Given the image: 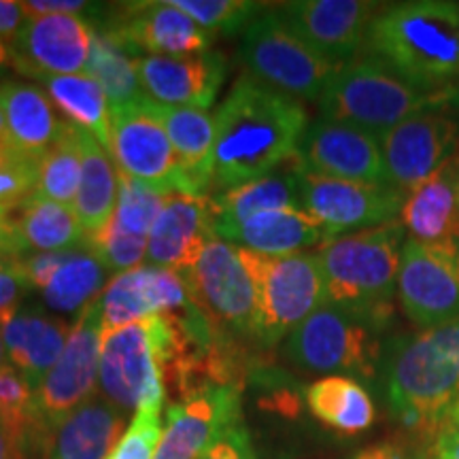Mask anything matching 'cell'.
Here are the masks:
<instances>
[{"label":"cell","instance_id":"cell-1","mask_svg":"<svg viewBox=\"0 0 459 459\" xmlns=\"http://www.w3.org/2000/svg\"><path fill=\"white\" fill-rule=\"evenodd\" d=\"M308 115L300 100L243 73L215 113L213 187L262 179L296 158Z\"/></svg>","mask_w":459,"mask_h":459},{"label":"cell","instance_id":"cell-2","mask_svg":"<svg viewBox=\"0 0 459 459\" xmlns=\"http://www.w3.org/2000/svg\"><path fill=\"white\" fill-rule=\"evenodd\" d=\"M364 49L419 90L453 88L459 77V3L385 4L372 20Z\"/></svg>","mask_w":459,"mask_h":459},{"label":"cell","instance_id":"cell-3","mask_svg":"<svg viewBox=\"0 0 459 459\" xmlns=\"http://www.w3.org/2000/svg\"><path fill=\"white\" fill-rule=\"evenodd\" d=\"M385 385L402 426L419 438H438L459 398V319L398 338L387 358Z\"/></svg>","mask_w":459,"mask_h":459},{"label":"cell","instance_id":"cell-4","mask_svg":"<svg viewBox=\"0 0 459 459\" xmlns=\"http://www.w3.org/2000/svg\"><path fill=\"white\" fill-rule=\"evenodd\" d=\"M406 230L400 220L328 240L319 249L325 300L378 328L392 315Z\"/></svg>","mask_w":459,"mask_h":459},{"label":"cell","instance_id":"cell-5","mask_svg":"<svg viewBox=\"0 0 459 459\" xmlns=\"http://www.w3.org/2000/svg\"><path fill=\"white\" fill-rule=\"evenodd\" d=\"M455 85L423 91L389 71L370 56H359L338 68L319 99L321 117L355 126L377 139L423 111H451L457 107Z\"/></svg>","mask_w":459,"mask_h":459},{"label":"cell","instance_id":"cell-6","mask_svg":"<svg viewBox=\"0 0 459 459\" xmlns=\"http://www.w3.org/2000/svg\"><path fill=\"white\" fill-rule=\"evenodd\" d=\"M170 344L169 315L105 330L99 370L102 398L126 415L130 411L162 409L164 366Z\"/></svg>","mask_w":459,"mask_h":459},{"label":"cell","instance_id":"cell-7","mask_svg":"<svg viewBox=\"0 0 459 459\" xmlns=\"http://www.w3.org/2000/svg\"><path fill=\"white\" fill-rule=\"evenodd\" d=\"M238 249L257 287V342L273 347L328 304L317 254L264 255Z\"/></svg>","mask_w":459,"mask_h":459},{"label":"cell","instance_id":"cell-8","mask_svg":"<svg viewBox=\"0 0 459 459\" xmlns=\"http://www.w3.org/2000/svg\"><path fill=\"white\" fill-rule=\"evenodd\" d=\"M238 56L251 77L298 100L319 102L341 68L308 48L277 9H264L245 28Z\"/></svg>","mask_w":459,"mask_h":459},{"label":"cell","instance_id":"cell-9","mask_svg":"<svg viewBox=\"0 0 459 459\" xmlns=\"http://www.w3.org/2000/svg\"><path fill=\"white\" fill-rule=\"evenodd\" d=\"M186 281L194 307L217 332L255 338L257 287L237 245L211 240Z\"/></svg>","mask_w":459,"mask_h":459},{"label":"cell","instance_id":"cell-10","mask_svg":"<svg viewBox=\"0 0 459 459\" xmlns=\"http://www.w3.org/2000/svg\"><path fill=\"white\" fill-rule=\"evenodd\" d=\"M296 186L304 211L321 226L325 238L381 228L398 221L406 194L392 186L344 181L307 170L296 156Z\"/></svg>","mask_w":459,"mask_h":459},{"label":"cell","instance_id":"cell-11","mask_svg":"<svg viewBox=\"0 0 459 459\" xmlns=\"http://www.w3.org/2000/svg\"><path fill=\"white\" fill-rule=\"evenodd\" d=\"M381 349L366 321L324 304L287 336L285 355L308 372H349L370 378Z\"/></svg>","mask_w":459,"mask_h":459},{"label":"cell","instance_id":"cell-12","mask_svg":"<svg viewBox=\"0 0 459 459\" xmlns=\"http://www.w3.org/2000/svg\"><path fill=\"white\" fill-rule=\"evenodd\" d=\"M402 311L429 330L459 319V245H423L406 238L398 274Z\"/></svg>","mask_w":459,"mask_h":459},{"label":"cell","instance_id":"cell-13","mask_svg":"<svg viewBox=\"0 0 459 459\" xmlns=\"http://www.w3.org/2000/svg\"><path fill=\"white\" fill-rule=\"evenodd\" d=\"M102 334L105 321L99 298L79 313L60 359L34 392L37 409L51 432L94 394L100 370Z\"/></svg>","mask_w":459,"mask_h":459},{"label":"cell","instance_id":"cell-14","mask_svg":"<svg viewBox=\"0 0 459 459\" xmlns=\"http://www.w3.org/2000/svg\"><path fill=\"white\" fill-rule=\"evenodd\" d=\"M111 158L122 175L160 192L179 189V169L169 132L158 115L156 102L143 99L111 108Z\"/></svg>","mask_w":459,"mask_h":459},{"label":"cell","instance_id":"cell-15","mask_svg":"<svg viewBox=\"0 0 459 459\" xmlns=\"http://www.w3.org/2000/svg\"><path fill=\"white\" fill-rule=\"evenodd\" d=\"M378 141L389 183L409 194L457 156L459 119L453 117L451 111H423L398 124Z\"/></svg>","mask_w":459,"mask_h":459},{"label":"cell","instance_id":"cell-16","mask_svg":"<svg viewBox=\"0 0 459 459\" xmlns=\"http://www.w3.org/2000/svg\"><path fill=\"white\" fill-rule=\"evenodd\" d=\"M381 7L366 0H296L279 4L277 11L308 48L342 66L364 49Z\"/></svg>","mask_w":459,"mask_h":459},{"label":"cell","instance_id":"cell-17","mask_svg":"<svg viewBox=\"0 0 459 459\" xmlns=\"http://www.w3.org/2000/svg\"><path fill=\"white\" fill-rule=\"evenodd\" d=\"M298 160L307 170L334 179L392 186L381 141L355 126L315 119L298 145Z\"/></svg>","mask_w":459,"mask_h":459},{"label":"cell","instance_id":"cell-18","mask_svg":"<svg viewBox=\"0 0 459 459\" xmlns=\"http://www.w3.org/2000/svg\"><path fill=\"white\" fill-rule=\"evenodd\" d=\"M111 17L102 22L132 54L149 56H200L211 48V32L170 3H126L113 7Z\"/></svg>","mask_w":459,"mask_h":459},{"label":"cell","instance_id":"cell-19","mask_svg":"<svg viewBox=\"0 0 459 459\" xmlns=\"http://www.w3.org/2000/svg\"><path fill=\"white\" fill-rule=\"evenodd\" d=\"M94 26L79 15L30 17L13 43L17 73L48 79L88 71Z\"/></svg>","mask_w":459,"mask_h":459},{"label":"cell","instance_id":"cell-20","mask_svg":"<svg viewBox=\"0 0 459 459\" xmlns=\"http://www.w3.org/2000/svg\"><path fill=\"white\" fill-rule=\"evenodd\" d=\"M215 234L213 196L169 192L147 238L149 266L192 271Z\"/></svg>","mask_w":459,"mask_h":459},{"label":"cell","instance_id":"cell-21","mask_svg":"<svg viewBox=\"0 0 459 459\" xmlns=\"http://www.w3.org/2000/svg\"><path fill=\"white\" fill-rule=\"evenodd\" d=\"M243 421L240 389L211 387L177 402L166 412V428L153 459H200L223 429Z\"/></svg>","mask_w":459,"mask_h":459},{"label":"cell","instance_id":"cell-22","mask_svg":"<svg viewBox=\"0 0 459 459\" xmlns=\"http://www.w3.org/2000/svg\"><path fill=\"white\" fill-rule=\"evenodd\" d=\"M226 57L213 51L181 57H136V73L149 100L162 107H187L203 111L215 102L226 77Z\"/></svg>","mask_w":459,"mask_h":459},{"label":"cell","instance_id":"cell-23","mask_svg":"<svg viewBox=\"0 0 459 459\" xmlns=\"http://www.w3.org/2000/svg\"><path fill=\"white\" fill-rule=\"evenodd\" d=\"M100 300L105 330H115L134 321L181 311L192 304V296L186 277H181L179 273L156 266H139L115 274L102 291Z\"/></svg>","mask_w":459,"mask_h":459},{"label":"cell","instance_id":"cell-24","mask_svg":"<svg viewBox=\"0 0 459 459\" xmlns=\"http://www.w3.org/2000/svg\"><path fill=\"white\" fill-rule=\"evenodd\" d=\"M459 153L406 194L400 223L423 245H459Z\"/></svg>","mask_w":459,"mask_h":459},{"label":"cell","instance_id":"cell-25","mask_svg":"<svg viewBox=\"0 0 459 459\" xmlns=\"http://www.w3.org/2000/svg\"><path fill=\"white\" fill-rule=\"evenodd\" d=\"M71 328L60 317H51L37 308H20L0 324L7 359L37 392L65 351Z\"/></svg>","mask_w":459,"mask_h":459},{"label":"cell","instance_id":"cell-26","mask_svg":"<svg viewBox=\"0 0 459 459\" xmlns=\"http://www.w3.org/2000/svg\"><path fill=\"white\" fill-rule=\"evenodd\" d=\"M158 107L179 169V189L194 196H211L213 189L215 119L203 108Z\"/></svg>","mask_w":459,"mask_h":459},{"label":"cell","instance_id":"cell-27","mask_svg":"<svg viewBox=\"0 0 459 459\" xmlns=\"http://www.w3.org/2000/svg\"><path fill=\"white\" fill-rule=\"evenodd\" d=\"M124 428L126 412L102 395H91L51 432L43 459H107Z\"/></svg>","mask_w":459,"mask_h":459},{"label":"cell","instance_id":"cell-28","mask_svg":"<svg viewBox=\"0 0 459 459\" xmlns=\"http://www.w3.org/2000/svg\"><path fill=\"white\" fill-rule=\"evenodd\" d=\"M0 107L7 119L9 139L37 162L56 145L68 124L39 85L17 79L0 83Z\"/></svg>","mask_w":459,"mask_h":459},{"label":"cell","instance_id":"cell-29","mask_svg":"<svg viewBox=\"0 0 459 459\" xmlns=\"http://www.w3.org/2000/svg\"><path fill=\"white\" fill-rule=\"evenodd\" d=\"M217 238L264 255L300 254L304 247L325 245L324 226L302 206L266 211L237 226L221 230Z\"/></svg>","mask_w":459,"mask_h":459},{"label":"cell","instance_id":"cell-30","mask_svg":"<svg viewBox=\"0 0 459 459\" xmlns=\"http://www.w3.org/2000/svg\"><path fill=\"white\" fill-rule=\"evenodd\" d=\"M17 255L85 249V232L73 206L30 196L9 211Z\"/></svg>","mask_w":459,"mask_h":459},{"label":"cell","instance_id":"cell-31","mask_svg":"<svg viewBox=\"0 0 459 459\" xmlns=\"http://www.w3.org/2000/svg\"><path fill=\"white\" fill-rule=\"evenodd\" d=\"M82 181H79L73 209L82 221L85 240H88L100 234L113 220L119 196V170H115L111 153L100 145L94 134L85 130H82Z\"/></svg>","mask_w":459,"mask_h":459},{"label":"cell","instance_id":"cell-32","mask_svg":"<svg viewBox=\"0 0 459 459\" xmlns=\"http://www.w3.org/2000/svg\"><path fill=\"white\" fill-rule=\"evenodd\" d=\"M213 206L215 234L266 211L302 206L296 186V158L285 162V170L277 169L262 179L226 189L221 196L213 198Z\"/></svg>","mask_w":459,"mask_h":459},{"label":"cell","instance_id":"cell-33","mask_svg":"<svg viewBox=\"0 0 459 459\" xmlns=\"http://www.w3.org/2000/svg\"><path fill=\"white\" fill-rule=\"evenodd\" d=\"M307 404L321 423L344 436L366 432L375 423L370 394L349 377H325L307 389Z\"/></svg>","mask_w":459,"mask_h":459},{"label":"cell","instance_id":"cell-34","mask_svg":"<svg viewBox=\"0 0 459 459\" xmlns=\"http://www.w3.org/2000/svg\"><path fill=\"white\" fill-rule=\"evenodd\" d=\"M45 91L66 122L94 134L102 147L111 149V105L105 90L88 73L41 79Z\"/></svg>","mask_w":459,"mask_h":459},{"label":"cell","instance_id":"cell-35","mask_svg":"<svg viewBox=\"0 0 459 459\" xmlns=\"http://www.w3.org/2000/svg\"><path fill=\"white\" fill-rule=\"evenodd\" d=\"M85 73L100 83L111 108L147 99L136 73V57H132V51L105 28L94 26L91 56Z\"/></svg>","mask_w":459,"mask_h":459},{"label":"cell","instance_id":"cell-36","mask_svg":"<svg viewBox=\"0 0 459 459\" xmlns=\"http://www.w3.org/2000/svg\"><path fill=\"white\" fill-rule=\"evenodd\" d=\"M107 268L91 251H71L57 266L54 277L43 287V300L56 313H82L88 304L99 300L105 285Z\"/></svg>","mask_w":459,"mask_h":459},{"label":"cell","instance_id":"cell-37","mask_svg":"<svg viewBox=\"0 0 459 459\" xmlns=\"http://www.w3.org/2000/svg\"><path fill=\"white\" fill-rule=\"evenodd\" d=\"M82 128L68 122L56 145L39 160V181L34 196L73 206L82 181Z\"/></svg>","mask_w":459,"mask_h":459},{"label":"cell","instance_id":"cell-38","mask_svg":"<svg viewBox=\"0 0 459 459\" xmlns=\"http://www.w3.org/2000/svg\"><path fill=\"white\" fill-rule=\"evenodd\" d=\"M166 194L169 192H160L119 172V196L113 221L134 237L149 238V232L164 206Z\"/></svg>","mask_w":459,"mask_h":459},{"label":"cell","instance_id":"cell-39","mask_svg":"<svg viewBox=\"0 0 459 459\" xmlns=\"http://www.w3.org/2000/svg\"><path fill=\"white\" fill-rule=\"evenodd\" d=\"M170 4L192 17L206 32L223 34L245 30L264 11V4L247 0H170Z\"/></svg>","mask_w":459,"mask_h":459},{"label":"cell","instance_id":"cell-40","mask_svg":"<svg viewBox=\"0 0 459 459\" xmlns=\"http://www.w3.org/2000/svg\"><path fill=\"white\" fill-rule=\"evenodd\" d=\"M39 162L26 156L13 141L0 143V209L11 211L34 196Z\"/></svg>","mask_w":459,"mask_h":459},{"label":"cell","instance_id":"cell-41","mask_svg":"<svg viewBox=\"0 0 459 459\" xmlns=\"http://www.w3.org/2000/svg\"><path fill=\"white\" fill-rule=\"evenodd\" d=\"M85 249L99 257L108 273H128L147 260V238L126 232L113 220L100 234L85 240Z\"/></svg>","mask_w":459,"mask_h":459},{"label":"cell","instance_id":"cell-42","mask_svg":"<svg viewBox=\"0 0 459 459\" xmlns=\"http://www.w3.org/2000/svg\"><path fill=\"white\" fill-rule=\"evenodd\" d=\"M162 409L136 411L130 428L107 459H153L162 438Z\"/></svg>","mask_w":459,"mask_h":459},{"label":"cell","instance_id":"cell-43","mask_svg":"<svg viewBox=\"0 0 459 459\" xmlns=\"http://www.w3.org/2000/svg\"><path fill=\"white\" fill-rule=\"evenodd\" d=\"M30 290L22 273L20 257L0 255V324L20 311L22 298Z\"/></svg>","mask_w":459,"mask_h":459},{"label":"cell","instance_id":"cell-44","mask_svg":"<svg viewBox=\"0 0 459 459\" xmlns=\"http://www.w3.org/2000/svg\"><path fill=\"white\" fill-rule=\"evenodd\" d=\"M200 459H255L245 423L237 421L234 426L223 429L220 438L203 453Z\"/></svg>","mask_w":459,"mask_h":459},{"label":"cell","instance_id":"cell-45","mask_svg":"<svg viewBox=\"0 0 459 459\" xmlns=\"http://www.w3.org/2000/svg\"><path fill=\"white\" fill-rule=\"evenodd\" d=\"M22 9L30 20V17L41 15H79L94 9V4L82 3V0H28V3H22Z\"/></svg>","mask_w":459,"mask_h":459},{"label":"cell","instance_id":"cell-46","mask_svg":"<svg viewBox=\"0 0 459 459\" xmlns=\"http://www.w3.org/2000/svg\"><path fill=\"white\" fill-rule=\"evenodd\" d=\"M28 17L22 9V3L13 0H0V41H4L13 48V43L24 30Z\"/></svg>","mask_w":459,"mask_h":459},{"label":"cell","instance_id":"cell-47","mask_svg":"<svg viewBox=\"0 0 459 459\" xmlns=\"http://www.w3.org/2000/svg\"><path fill=\"white\" fill-rule=\"evenodd\" d=\"M349 459H412V457L411 453L406 451V446H402L400 443H377L358 451Z\"/></svg>","mask_w":459,"mask_h":459},{"label":"cell","instance_id":"cell-48","mask_svg":"<svg viewBox=\"0 0 459 459\" xmlns=\"http://www.w3.org/2000/svg\"><path fill=\"white\" fill-rule=\"evenodd\" d=\"M434 459H459V428L451 426L438 434L432 446Z\"/></svg>","mask_w":459,"mask_h":459},{"label":"cell","instance_id":"cell-49","mask_svg":"<svg viewBox=\"0 0 459 459\" xmlns=\"http://www.w3.org/2000/svg\"><path fill=\"white\" fill-rule=\"evenodd\" d=\"M0 254L4 255H17L15 243H13V230H11V220L9 211L0 209Z\"/></svg>","mask_w":459,"mask_h":459},{"label":"cell","instance_id":"cell-50","mask_svg":"<svg viewBox=\"0 0 459 459\" xmlns=\"http://www.w3.org/2000/svg\"><path fill=\"white\" fill-rule=\"evenodd\" d=\"M0 459H28L3 426H0Z\"/></svg>","mask_w":459,"mask_h":459},{"label":"cell","instance_id":"cell-51","mask_svg":"<svg viewBox=\"0 0 459 459\" xmlns=\"http://www.w3.org/2000/svg\"><path fill=\"white\" fill-rule=\"evenodd\" d=\"M0 68H13V71L17 68L15 51L4 41H0Z\"/></svg>","mask_w":459,"mask_h":459},{"label":"cell","instance_id":"cell-52","mask_svg":"<svg viewBox=\"0 0 459 459\" xmlns=\"http://www.w3.org/2000/svg\"><path fill=\"white\" fill-rule=\"evenodd\" d=\"M9 139V130H7V119H4L3 107H0V143H7Z\"/></svg>","mask_w":459,"mask_h":459},{"label":"cell","instance_id":"cell-53","mask_svg":"<svg viewBox=\"0 0 459 459\" xmlns=\"http://www.w3.org/2000/svg\"><path fill=\"white\" fill-rule=\"evenodd\" d=\"M451 426L459 428V398H457V402H455V404H453V409H451V417H449V428H451Z\"/></svg>","mask_w":459,"mask_h":459},{"label":"cell","instance_id":"cell-54","mask_svg":"<svg viewBox=\"0 0 459 459\" xmlns=\"http://www.w3.org/2000/svg\"><path fill=\"white\" fill-rule=\"evenodd\" d=\"M7 364V351H4V342H3V336H0V368Z\"/></svg>","mask_w":459,"mask_h":459},{"label":"cell","instance_id":"cell-55","mask_svg":"<svg viewBox=\"0 0 459 459\" xmlns=\"http://www.w3.org/2000/svg\"><path fill=\"white\" fill-rule=\"evenodd\" d=\"M457 194H459V186H457Z\"/></svg>","mask_w":459,"mask_h":459},{"label":"cell","instance_id":"cell-56","mask_svg":"<svg viewBox=\"0 0 459 459\" xmlns=\"http://www.w3.org/2000/svg\"><path fill=\"white\" fill-rule=\"evenodd\" d=\"M0 255H4V254H0Z\"/></svg>","mask_w":459,"mask_h":459}]
</instances>
